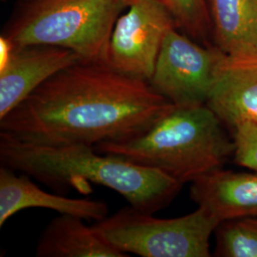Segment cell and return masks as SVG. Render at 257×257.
Masks as SVG:
<instances>
[{
	"label": "cell",
	"instance_id": "1",
	"mask_svg": "<svg viewBox=\"0 0 257 257\" xmlns=\"http://www.w3.org/2000/svg\"><path fill=\"white\" fill-rule=\"evenodd\" d=\"M175 107L147 80L81 60L0 119V132L45 144L95 146L135 138Z\"/></svg>",
	"mask_w": 257,
	"mask_h": 257
},
{
	"label": "cell",
	"instance_id": "2",
	"mask_svg": "<svg viewBox=\"0 0 257 257\" xmlns=\"http://www.w3.org/2000/svg\"><path fill=\"white\" fill-rule=\"evenodd\" d=\"M1 165L57 189L89 193L90 183L121 194L130 206L155 213L174 200L182 184L151 168L84 144H45L0 132Z\"/></svg>",
	"mask_w": 257,
	"mask_h": 257
},
{
	"label": "cell",
	"instance_id": "3",
	"mask_svg": "<svg viewBox=\"0 0 257 257\" xmlns=\"http://www.w3.org/2000/svg\"><path fill=\"white\" fill-rule=\"evenodd\" d=\"M94 149L159 171L183 185L223 168L233 156L234 145L214 112L199 105L175 106L137 137L102 142Z\"/></svg>",
	"mask_w": 257,
	"mask_h": 257
},
{
	"label": "cell",
	"instance_id": "4",
	"mask_svg": "<svg viewBox=\"0 0 257 257\" xmlns=\"http://www.w3.org/2000/svg\"><path fill=\"white\" fill-rule=\"evenodd\" d=\"M131 0H33L4 37L16 46L51 45L108 64L110 37Z\"/></svg>",
	"mask_w": 257,
	"mask_h": 257
},
{
	"label": "cell",
	"instance_id": "5",
	"mask_svg": "<svg viewBox=\"0 0 257 257\" xmlns=\"http://www.w3.org/2000/svg\"><path fill=\"white\" fill-rule=\"evenodd\" d=\"M219 222L202 208L172 219L130 206L97 221L94 228L124 253L142 257H209L210 238Z\"/></svg>",
	"mask_w": 257,
	"mask_h": 257
},
{
	"label": "cell",
	"instance_id": "6",
	"mask_svg": "<svg viewBox=\"0 0 257 257\" xmlns=\"http://www.w3.org/2000/svg\"><path fill=\"white\" fill-rule=\"evenodd\" d=\"M224 57L218 48L201 47L173 28L163 40L149 82L177 107L206 105Z\"/></svg>",
	"mask_w": 257,
	"mask_h": 257
},
{
	"label": "cell",
	"instance_id": "7",
	"mask_svg": "<svg viewBox=\"0 0 257 257\" xmlns=\"http://www.w3.org/2000/svg\"><path fill=\"white\" fill-rule=\"evenodd\" d=\"M128 9L115 22L108 64L122 74L149 81L175 19L158 0H131Z\"/></svg>",
	"mask_w": 257,
	"mask_h": 257
},
{
	"label": "cell",
	"instance_id": "8",
	"mask_svg": "<svg viewBox=\"0 0 257 257\" xmlns=\"http://www.w3.org/2000/svg\"><path fill=\"white\" fill-rule=\"evenodd\" d=\"M0 53V119L53 75L83 60L65 48L16 46L4 37Z\"/></svg>",
	"mask_w": 257,
	"mask_h": 257
},
{
	"label": "cell",
	"instance_id": "9",
	"mask_svg": "<svg viewBox=\"0 0 257 257\" xmlns=\"http://www.w3.org/2000/svg\"><path fill=\"white\" fill-rule=\"evenodd\" d=\"M42 208L69 214L82 219L102 220L108 216L106 203L99 200L69 198L46 193L34 183L25 174L17 175L8 167L0 168V227L17 212Z\"/></svg>",
	"mask_w": 257,
	"mask_h": 257
},
{
	"label": "cell",
	"instance_id": "10",
	"mask_svg": "<svg viewBox=\"0 0 257 257\" xmlns=\"http://www.w3.org/2000/svg\"><path fill=\"white\" fill-rule=\"evenodd\" d=\"M191 197L219 223L257 216V172L215 170L192 182Z\"/></svg>",
	"mask_w": 257,
	"mask_h": 257
},
{
	"label": "cell",
	"instance_id": "11",
	"mask_svg": "<svg viewBox=\"0 0 257 257\" xmlns=\"http://www.w3.org/2000/svg\"><path fill=\"white\" fill-rule=\"evenodd\" d=\"M206 105L231 130L257 121V62H239L225 55Z\"/></svg>",
	"mask_w": 257,
	"mask_h": 257
},
{
	"label": "cell",
	"instance_id": "12",
	"mask_svg": "<svg viewBox=\"0 0 257 257\" xmlns=\"http://www.w3.org/2000/svg\"><path fill=\"white\" fill-rule=\"evenodd\" d=\"M217 48L231 60L257 62V0H211Z\"/></svg>",
	"mask_w": 257,
	"mask_h": 257
},
{
	"label": "cell",
	"instance_id": "13",
	"mask_svg": "<svg viewBox=\"0 0 257 257\" xmlns=\"http://www.w3.org/2000/svg\"><path fill=\"white\" fill-rule=\"evenodd\" d=\"M82 218L60 214L51 221L38 239V257H127Z\"/></svg>",
	"mask_w": 257,
	"mask_h": 257
},
{
	"label": "cell",
	"instance_id": "14",
	"mask_svg": "<svg viewBox=\"0 0 257 257\" xmlns=\"http://www.w3.org/2000/svg\"><path fill=\"white\" fill-rule=\"evenodd\" d=\"M214 233L215 256L257 257V216L222 221Z\"/></svg>",
	"mask_w": 257,
	"mask_h": 257
},
{
	"label": "cell",
	"instance_id": "15",
	"mask_svg": "<svg viewBox=\"0 0 257 257\" xmlns=\"http://www.w3.org/2000/svg\"><path fill=\"white\" fill-rule=\"evenodd\" d=\"M172 14L175 22L193 37L205 34L208 20L206 0H158Z\"/></svg>",
	"mask_w": 257,
	"mask_h": 257
},
{
	"label": "cell",
	"instance_id": "16",
	"mask_svg": "<svg viewBox=\"0 0 257 257\" xmlns=\"http://www.w3.org/2000/svg\"><path fill=\"white\" fill-rule=\"evenodd\" d=\"M232 131L235 163L257 172V121L242 123Z\"/></svg>",
	"mask_w": 257,
	"mask_h": 257
}]
</instances>
